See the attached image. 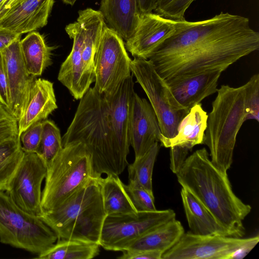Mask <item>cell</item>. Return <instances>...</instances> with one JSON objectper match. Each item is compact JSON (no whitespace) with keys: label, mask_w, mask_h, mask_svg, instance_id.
Returning <instances> with one entry per match:
<instances>
[{"label":"cell","mask_w":259,"mask_h":259,"mask_svg":"<svg viewBox=\"0 0 259 259\" xmlns=\"http://www.w3.org/2000/svg\"><path fill=\"white\" fill-rule=\"evenodd\" d=\"M217 93L208 115L203 144L209 150L211 162L227 174L237 134L246 121V86L222 85Z\"/></svg>","instance_id":"5"},{"label":"cell","mask_w":259,"mask_h":259,"mask_svg":"<svg viewBox=\"0 0 259 259\" xmlns=\"http://www.w3.org/2000/svg\"><path fill=\"white\" fill-rule=\"evenodd\" d=\"M259 241L258 235L247 238L184 233L163 253L162 259H234L245 257Z\"/></svg>","instance_id":"9"},{"label":"cell","mask_w":259,"mask_h":259,"mask_svg":"<svg viewBox=\"0 0 259 259\" xmlns=\"http://www.w3.org/2000/svg\"><path fill=\"white\" fill-rule=\"evenodd\" d=\"M40 142L37 154L48 166L63 148L60 130L55 123L46 119L42 121Z\"/></svg>","instance_id":"30"},{"label":"cell","mask_w":259,"mask_h":259,"mask_svg":"<svg viewBox=\"0 0 259 259\" xmlns=\"http://www.w3.org/2000/svg\"><path fill=\"white\" fill-rule=\"evenodd\" d=\"M40 217L58 239L99 244L107 215L99 178L92 179L58 207L43 212Z\"/></svg>","instance_id":"4"},{"label":"cell","mask_w":259,"mask_h":259,"mask_svg":"<svg viewBox=\"0 0 259 259\" xmlns=\"http://www.w3.org/2000/svg\"><path fill=\"white\" fill-rule=\"evenodd\" d=\"M20 0H6L3 7L0 9V19L6 13Z\"/></svg>","instance_id":"41"},{"label":"cell","mask_w":259,"mask_h":259,"mask_svg":"<svg viewBox=\"0 0 259 259\" xmlns=\"http://www.w3.org/2000/svg\"><path fill=\"white\" fill-rule=\"evenodd\" d=\"M170 148V168L173 173L176 174L187 158L189 151L178 146Z\"/></svg>","instance_id":"37"},{"label":"cell","mask_w":259,"mask_h":259,"mask_svg":"<svg viewBox=\"0 0 259 259\" xmlns=\"http://www.w3.org/2000/svg\"><path fill=\"white\" fill-rule=\"evenodd\" d=\"M56 243L38 254L40 259H91L100 252V245L83 241L58 239Z\"/></svg>","instance_id":"27"},{"label":"cell","mask_w":259,"mask_h":259,"mask_svg":"<svg viewBox=\"0 0 259 259\" xmlns=\"http://www.w3.org/2000/svg\"><path fill=\"white\" fill-rule=\"evenodd\" d=\"M259 49V33L247 17L221 12L196 21H178L176 31L149 59L165 80L205 72H223Z\"/></svg>","instance_id":"1"},{"label":"cell","mask_w":259,"mask_h":259,"mask_svg":"<svg viewBox=\"0 0 259 259\" xmlns=\"http://www.w3.org/2000/svg\"><path fill=\"white\" fill-rule=\"evenodd\" d=\"M42 121L31 125L19 136L21 148L24 152L37 153L41 139Z\"/></svg>","instance_id":"34"},{"label":"cell","mask_w":259,"mask_h":259,"mask_svg":"<svg viewBox=\"0 0 259 259\" xmlns=\"http://www.w3.org/2000/svg\"><path fill=\"white\" fill-rule=\"evenodd\" d=\"M54 4V0H20L0 19V27L21 35L41 28Z\"/></svg>","instance_id":"17"},{"label":"cell","mask_w":259,"mask_h":259,"mask_svg":"<svg viewBox=\"0 0 259 259\" xmlns=\"http://www.w3.org/2000/svg\"><path fill=\"white\" fill-rule=\"evenodd\" d=\"M77 0H62L66 5H73Z\"/></svg>","instance_id":"42"},{"label":"cell","mask_w":259,"mask_h":259,"mask_svg":"<svg viewBox=\"0 0 259 259\" xmlns=\"http://www.w3.org/2000/svg\"><path fill=\"white\" fill-rule=\"evenodd\" d=\"M184 233L182 224L175 218L130 243L121 251L151 250L163 253L174 246Z\"/></svg>","instance_id":"24"},{"label":"cell","mask_w":259,"mask_h":259,"mask_svg":"<svg viewBox=\"0 0 259 259\" xmlns=\"http://www.w3.org/2000/svg\"><path fill=\"white\" fill-rule=\"evenodd\" d=\"M24 64L28 73L36 77L52 64L51 56L54 47L48 46L44 37L37 32H31L20 40Z\"/></svg>","instance_id":"26"},{"label":"cell","mask_w":259,"mask_h":259,"mask_svg":"<svg viewBox=\"0 0 259 259\" xmlns=\"http://www.w3.org/2000/svg\"><path fill=\"white\" fill-rule=\"evenodd\" d=\"M58 108L53 83L35 79L25 109L18 120L19 136L31 125L47 119Z\"/></svg>","instance_id":"20"},{"label":"cell","mask_w":259,"mask_h":259,"mask_svg":"<svg viewBox=\"0 0 259 259\" xmlns=\"http://www.w3.org/2000/svg\"><path fill=\"white\" fill-rule=\"evenodd\" d=\"M47 172V164L38 154L24 152L6 192L22 209L40 217L43 213L41 188Z\"/></svg>","instance_id":"12"},{"label":"cell","mask_w":259,"mask_h":259,"mask_svg":"<svg viewBox=\"0 0 259 259\" xmlns=\"http://www.w3.org/2000/svg\"><path fill=\"white\" fill-rule=\"evenodd\" d=\"M21 35L0 27V52L4 51L13 41L21 37Z\"/></svg>","instance_id":"39"},{"label":"cell","mask_w":259,"mask_h":259,"mask_svg":"<svg viewBox=\"0 0 259 259\" xmlns=\"http://www.w3.org/2000/svg\"><path fill=\"white\" fill-rule=\"evenodd\" d=\"M159 149L158 142H155L143 155L135 158L133 163L128 164L130 183L153 193L152 174Z\"/></svg>","instance_id":"29"},{"label":"cell","mask_w":259,"mask_h":259,"mask_svg":"<svg viewBox=\"0 0 259 259\" xmlns=\"http://www.w3.org/2000/svg\"><path fill=\"white\" fill-rule=\"evenodd\" d=\"M62 139L63 147L83 143L91 157L95 178L102 174L120 175L128 165L113 132L105 96L90 88L80 99L74 117Z\"/></svg>","instance_id":"3"},{"label":"cell","mask_w":259,"mask_h":259,"mask_svg":"<svg viewBox=\"0 0 259 259\" xmlns=\"http://www.w3.org/2000/svg\"><path fill=\"white\" fill-rule=\"evenodd\" d=\"M181 196L190 232L197 235L232 236L213 214L191 192L182 188Z\"/></svg>","instance_id":"23"},{"label":"cell","mask_w":259,"mask_h":259,"mask_svg":"<svg viewBox=\"0 0 259 259\" xmlns=\"http://www.w3.org/2000/svg\"><path fill=\"white\" fill-rule=\"evenodd\" d=\"M0 103L8 110L10 107V97L6 65L2 52H0Z\"/></svg>","instance_id":"36"},{"label":"cell","mask_w":259,"mask_h":259,"mask_svg":"<svg viewBox=\"0 0 259 259\" xmlns=\"http://www.w3.org/2000/svg\"><path fill=\"white\" fill-rule=\"evenodd\" d=\"M129 57L123 39L105 26L94 58L95 89L104 96L114 93L131 74Z\"/></svg>","instance_id":"10"},{"label":"cell","mask_w":259,"mask_h":259,"mask_svg":"<svg viewBox=\"0 0 259 259\" xmlns=\"http://www.w3.org/2000/svg\"><path fill=\"white\" fill-rule=\"evenodd\" d=\"M178 21L153 12L141 13L134 34L125 40L126 49L134 58L148 59L154 50L174 33Z\"/></svg>","instance_id":"13"},{"label":"cell","mask_w":259,"mask_h":259,"mask_svg":"<svg viewBox=\"0 0 259 259\" xmlns=\"http://www.w3.org/2000/svg\"><path fill=\"white\" fill-rule=\"evenodd\" d=\"M223 72H205L195 75L165 80L176 100L190 110L206 97L217 92L219 78Z\"/></svg>","instance_id":"19"},{"label":"cell","mask_w":259,"mask_h":259,"mask_svg":"<svg viewBox=\"0 0 259 259\" xmlns=\"http://www.w3.org/2000/svg\"><path fill=\"white\" fill-rule=\"evenodd\" d=\"M104 210L107 217L134 215L133 204L118 175L109 174L99 178Z\"/></svg>","instance_id":"25"},{"label":"cell","mask_w":259,"mask_h":259,"mask_svg":"<svg viewBox=\"0 0 259 259\" xmlns=\"http://www.w3.org/2000/svg\"><path fill=\"white\" fill-rule=\"evenodd\" d=\"M207 117L200 103L194 105L181 121L176 136L167 138L161 135L159 142L165 148L178 146L191 150L204 143Z\"/></svg>","instance_id":"22"},{"label":"cell","mask_w":259,"mask_h":259,"mask_svg":"<svg viewBox=\"0 0 259 259\" xmlns=\"http://www.w3.org/2000/svg\"><path fill=\"white\" fill-rule=\"evenodd\" d=\"M195 0H157L153 12L174 20L185 19L187 9Z\"/></svg>","instance_id":"31"},{"label":"cell","mask_w":259,"mask_h":259,"mask_svg":"<svg viewBox=\"0 0 259 259\" xmlns=\"http://www.w3.org/2000/svg\"><path fill=\"white\" fill-rule=\"evenodd\" d=\"M141 13H149L154 10L157 0H138Z\"/></svg>","instance_id":"40"},{"label":"cell","mask_w":259,"mask_h":259,"mask_svg":"<svg viewBox=\"0 0 259 259\" xmlns=\"http://www.w3.org/2000/svg\"><path fill=\"white\" fill-rule=\"evenodd\" d=\"M17 137L18 120L0 103V143Z\"/></svg>","instance_id":"35"},{"label":"cell","mask_w":259,"mask_h":259,"mask_svg":"<svg viewBox=\"0 0 259 259\" xmlns=\"http://www.w3.org/2000/svg\"><path fill=\"white\" fill-rule=\"evenodd\" d=\"M5 1H6V0H0V9L3 7Z\"/></svg>","instance_id":"43"},{"label":"cell","mask_w":259,"mask_h":259,"mask_svg":"<svg viewBox=\"0 0 259 259\" xmlns=\"http://www.w3.org/2000/svg\"><path fill=\"white\" fill-rule=\"evenodd\" d=\"M120 259H162V253L151 250H123Z\"/></svg>","instance_id":"38"},{"label":"cell","mask_w":259,"mask_h":259,"mask_svg":"<svg viewBox=\"0 0 259 259\" xmlns=\"http://www.w3.org/2000/svg\"><path fill=\"white\" fill-rule=\"evenodd\" d=\"M133 75L111 95L104 96L108 104L111 125L122 155L126 158L131 146V122L135 92Z\"/></svg>","instance_id":"15"},{"label":"cell","mask_w":259,"mask_h":259,"mask_svg":"<svg viewBox=\"0 0 259 259\" xmlns=\"http://www.w3.org/2000/svg\"><path fill=\"white\" fill-rule=\"evenodd\" d=\"M19 136L0 143V191H6L23 155Z\"/></svg>","instance_id":"28"},{"label":"cell","mask_w":259,"mask_h":259,"mask_svg":"<svg viewBox=\"0 0 259 259\" xmlns=\"http://www.w3.org/2000/svg\"><path fill=\"white\" fill-rule=\"evenodd\" d=\"M21 37L2 53L4 59L10 97L8 111L18 120L27 104L35 77L26 68L20 47Z\"/></svg>","instance_id":"14"},{"label":"cell","mask_w":259,"mask_h":259,"mask_svg":"<svg viewBox=\"0 0 259 259\" xmlns=\"http://www.w3.org/2000/svg\"><path fill=\"white\" fill-rule=\"evenodd\" d=\"M65 29L73 39V46L69 55L60 66L58 80L68 90L74 99L80 100L90 88L84 78L81 58L84 33L81 17L78 15L76 21L67 25Z\"/></svg>","instance_id":"16"},{"label":"cell","mask_w":259,"mask_h":259,"mask_svg":"<svg viewBox=\"0 0 259 259\" xmlns=\"http://www.w3.org/2000/svg\"><path fill=\"white\" fill-rule=\"evenodd\" d=\"M176 175L182 187L198 199L233 237L244 236L243 221L251 207L235 195L227 174L211 162L205 148L187 157Z\"/></svg>","instance_id":"2"},{"label":"cell","mask_w":259,"mask_h":259,"mask_svg":"<svg viewBox=\"0 0 259 259\" xmlns=\"http://www.w3.org/2000/svg\"><path fill=\"white\" fill-rule=\"evenodd\" d=\"M176 218L171 209L138 211L134 215L106 218L99 245L106 250L121 251L130 243Z\"/></svg>","instance_id":"11"},{"label":"cell","mask_w":259,"mask_h":259,"mask_svg":"<svg viewBox=\"0 0 259 259\" xmlns=\"http://www.w3.org/2000/svg\"><path fill=\"white\" fill-rule=\"evenodd\" d=\"M99 11L109 27L125 40L134 34L141 14L138 0H101Z\"/></svg>","instance_id":"21"},{"label":"cell","mask_w":259,"mask_h":259,"mask_svg":"<svg viewBox=\"0 0 259 259\" xmlns=\"http://www.w3.org/2000/svg\"><path fill=\"white\" fill-rule=\"evenodd\" d=\"M130 68L154 110L162 135L167 138L174 137L181 121L190 110L176 100L166 81L149 59L134 58Z\"/></svg>","instance_id":"8"},{"label":"cell","mask_w":259,"mask_h":259,"mask_svg":"<svg viewBox=\"0 0 259 259\" xmlns=\"http://www.w3.org/2000/svg\"><path fill=\"white\" fill-rule=\"evenodd\" d=\"M93 178L91 157L85 145L73 142L63 146L47 166L41 194L43 212L58 207Z\"/></svg>","instance_id":"6"},{"label":"cell","mask_w":259,"mask_h":259,"mask_svg":"<svg viewBox=\"0 0 259 259\" xmlns=\"http://www.w3.org/2000/svg\"><path fill=\"white\" fill-rule=\"evenodd\" d=\"M124 187L133 204L137 211H151L156 209L153 193L131 183Z\"/></svg>","instance_id":"32"},{"label":"cell","mask_w":259,"mask_h":259,"mask_svg":"<svg viewBox=\"0 0 259 259\" xmlns=\"http://www.w3.org/2000/svg\"><path fill=\"white\" fill-rule=\"evenodd\" d=\"M58 238L40 217L18 206L6 192L0 191V242L39 254L51 247Z\"/></svg>","instance_id":"7"},{"label":"cell","mask_w":259,"mask_h":259,"mask_svg":"<svg viewBox=\"0 0 259 259\" xmlns=\"http://www.w3.org/2000/svg\"><path fill=\"white\" fill-rule=\"evenodd\" d=\"M161 135L156 114L150 103L135 92L131 131V146L135 158L142 156L155 142H159Z\"/></svg>","instance_id":"18"},{"label":"cell","mask_w":259,"mask_h":259,"mask_svg":"<svg viewBox=\"0 0 259 259\" xmlns=\"http://www.w3.org/2000/svg\"><path fill=\"white\" fill-rule=\"evenodd\" d=\"M245 84L247 112L245 120L254 119L259 122V74L253 75Z\"/></svg>","instance_id":"33"}]
</instances>
